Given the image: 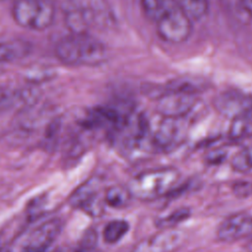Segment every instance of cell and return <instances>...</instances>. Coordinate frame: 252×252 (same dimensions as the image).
<instances>
[{"label": "cell", "mask_w": 252, "mask_h": 252, "mask_svg": "<svg viewBox=\"0 0 252 252\" xmlns=\"http://www.w3.org/2000/svg\"><path fill=\"white\" fill-rule=\"evenodd\" d=\"M56 58L68 66H97L105 62V45L91 33H75L60 38L55 47Z\"/></svg>", "instance_id": "obj_1"}, {"label": "cell", "mask_w": 252, "mask_h": 252, "mask_svg": "<svg viewBox=\"0 0 252 252\" xmlns=\"http://www.w3.org/2000/svg\"><path fill=\"white\" fill-rule=\"evenodd\" d=\"M180 180V172L174 167L148 169L135 175L128 183L133 198L152 201L173 191Z\"/></svg>", "instance_id": "obj_2"}, {"label": "cell", "mask_w": 252, "mask_h": 252, "mask_svg": "<svg viewBox=\"0 0 252 252\" xmlns=\"http://www.w3.org/2000/svg\"><path fill=\"white\" fill-rule=\"evenodd\" d=\"M103 0H65L64 19L71 32L91 33L94 27L107 24V13Z\"/></svg>", "instance_id": "obj_3"}, {"label": "cell", "mask_w": 252, "mask_h": 252, "mask_svg": "<svg viewBox=\"0 0 252 252\" xmlns=\"http://www.w3.org/2000/svg\"><path fill=\"white\" fill-rule=\"evenodd\" d=\"M12 17L21 27L32 31L49 28L55 17V7L50 0H16Z\"/></svg>", "instance_id": "obj_4"}, {"label": "cell", "mask_w": 252, "mask_h": 252, "mask_svg": "<svg viewBox=\"0 0 252 252\" xmlns=\"http://www.w3.org/2000/svg\"><path fill=\"white\" fill-rule=\"evenodd\" d=\"M190 17L176 4L167 9L157 21L158 36L169 43H182L186 41L193 30Z\"/></svg>", "instance_id": "obj_5"}, {"label": "cell", "mask_w": 252, "mask_h": 252, "mask_svg": "<svg viewBox=\"0 0 252 252\" xmlns=\"http://www.w3.org/2000/svg\"><path fill=\"white\" fill-rule=\"evenodd\" d=\"M105 189H103V181L99 177H92L71 194L69 204L91 216H98L102 213L103 204H105Z\"/></svg>", "instance_id": "obj_6"}, {"label": "cell", "mask_w": 252, "mask_h": 252, "mask_svg": "<svg viewBox=\"0 0 252 252\" xmlns=\"http://www.w3.org/2000/svg\"><path fill=\"white\" fill-rule=\"evenodd\" d=\"M186 239V233L178 228H161L159 231L142 239L131 252H175Z\"/></svg>", "instance_id": "obj_7"}, {"label": "cell", "mask_w": 252, "mask_h": 252, "mask_svg": "<svg viewBox=\"0 0 252 252\" xmlns=\"http://www.w3.org/2000/svg\"><path fill=\"white\" fill-rule=\"evenodd\" d=\"M198 99L195 94L176 91H166L159 96L157 110L159 115L166 117H189L197 105Z\"/></svg>", "instance_id": "obj_8"}, {"label": "cell", "mask_w": 252, "mask_h": 252, "mask_svg": "<svg viewBox=\"0 0 252 252\" xmlns=\"http://www.w3.org/2000/svg\"><path fill=\"white\" fill-rule=\"evenodd\" d=\"M248 236H252V213L232 214L217 228V237L222 242H233Z\"/></svg>", "instance_id": "obj_9"}, {"label": "cell", "mask_w": 252, "mask_h": 252, "mask_svg": "<svg viewBox=\"0 0 252 252\" xmlns=\"http://www.w3.org/2000/svg\"><path fill=\"white\" fill-rule=\"evenodd\" d=\"M62 228L60 219L49 220L37 226L29 236L22 252H47Z\"/></svg>", "instance_id": "obj_10"}, {"label": "cell", "mask_w": 252, "mask_h": 252, "mask_svg": "<svg viewBox=\"0 0 252 252\" xmlns=\"http://www.w3.org/2000/svg\"><path fill=\"white\" fill-rule=\"evenodd\" d=\"M216 109L231 119L252 107V95L236 92H227L218 95L215 99Z\"/></svg>", "instance_id": "obj_11"}, {"label": "cell", "mask_w": 252, "mask_h": 252, "mask_svg": "<svg viewBox=\"0 0 252 252\" xmlns=\"http://www.w3.org/2000/svg\"><path fill=\"white\" fill-rule=\"evenodd\" d=\"M32 45L21 38H11L0 41V63L5 65L25 58L30 54Z\"/></svg>", "instance_id": "obj_12"}, {"label": "cell", "mask_w": 252, "mask_h": 252, "mask_svg": "<svg viewBox=\"0 0 252 252\" xmlns=\"http://www.w3.org/2000/svg\"><path fill=\"white\" fill-rule=\"evenodd\" d=\"M228 135L233 141H241L252 137V107L231 119Z\"/></svg>", "instance_id": "obj_13"}, {"label": "cell", "mask_w": 252, "mask_h": 252, "mask_svg": "<svg viewBox=\"0 0 252 252\" xmlns=\"http://www.w3.org/2000/svg\"><path fill=\"white\" fill-rule=\"evenodd\" d=\"M132 195L127 186L112 185L105 189V204L114 209H123L127 207L132 199Z\"/></svg>", "instance_id": "obj_14"}, {"label": "cell", "mask_w": 252, "mask_h": 252, "mask_svg": "<svg viewBox=\"0 0 252 252\" xmlns=\"http://www.w3.org/2000/svg\"><path fill=\"white\" fill-rule=\"evenodd\" d=\"M129 230V223L124 220H113L109 221L102 230L103 240L108 244L118 242Z\"/></svg>", "instance_id": "obj_15"}, {"label": "cell", "mask_w": 252, "mask_h": 252, "mask_svg": "<svg viewBox=\"0 0 252 252\" xmlns=\"http://www.w3.org/2000/svg\"><path fill=\"white\" fill-rule=\"evenodd\" d=\"M174 2L192 21L203 18L209 11V0H174Z\"/></svg>", "instance_id": "obj_16"}, {"label": "cell", "mask_w": 252, "mask_h": 252, "mask_svg": "<svg viewBox=\"0 0 252 252\" xmlns=\"http://www.w3.org/2000/svg\"><path fill=\"white\" fill-rule=\"evenodd\" d=\"M174 4V0H141L145 14L155 22Z\"/></svg>", "instance_id": "obj_17"}, {"label": "cell", "mask_w": 252, "mask_h": 252, "mask_svg": "<svg viewBox=\"0 0 252 252\" xmlns=\"http://www.w3.org/2000/svg\"><path fill=\"white\" fill-rule=\"evenodd\" d=\"M233 170L241 173L252 171V145H249L238 151L231 159Z\"/></svg>", "instance_id": "obj_18"}, {"label": "cell", "mask_w": 252, "mask_h": 252, "mask_svg": "<svg viewBox=\"0 0 252 252\" xmlns=\"http://www.w3.org/2000/svg\"><path fill=\"white\" fill-rule=\"evenodd\" d=\"M205 87L204 82H199L197 78H179L178 80L174 81L170 84L167 91H176L182 92L190 94H195L203 90Z\"/></svg>", "instance_id": "obj_19"}, {"label": "cell", "mask_w": 252, "mask_h": 252, "mask_svg": "<svg viewBox=\"0 0 252 252\" xmlns=\"http://www.w3.org/2000/svg\"><path fill=\"white\" fill-rule=\"evenodd\" d=\"M190 216V211L188 209L182 208L178 209L167 216H164L157 220V225L161 228H171L175 227L181 221H184Z\"/></svg>", "instance_id": "obj_20"}, {"label": "cell", "mask_w": 252, "mask_h": 252, "mask_svg": "<svg viewBox=\"0 0 252 252\" xmlns=\"http://www.w3.org/2000/svg\"><path fill=\"white\" fill-rule=\"evenodd\" d=\"M96 233L94 229H90L82 237L76 252H96Z\"/></svg>", "instance_id": "obj_21"}, {"label": "cell", "mask_w": 252, "mask_h": 252, "mask_svg": "<svg viewBox=\"0 0 252 252\" xmlns=\"http://www.w3.org/2000/svg\"><path fill=\"white\" fill-rule=\"evenodd\" d=\"M53 73L51 70H47V69H33L32 71H30L27 74V79L30 82H32L33 84H35L36 82L39 81H46L48 79H50L52 77Z\"/></svg>", "instance_id": "obj_22"}, {"label": "cell", "mask_w": 252, "mask_h": 252, "mask_svg": "<svg viewBox=\"0 0 252 252\" xmlns=\"http://www.w3.org/2000/svg\"><path fill=\"white\" fill-rule=\"evenodd\" d=\"M245 10L252 16V0H241Z\"/></svg>", "instance_id": "obj_23"}, {"label": "cell", "mask_w": 252, "mask_h": 252, "mask_svg": "<svg viewBox=\"0 0 252 252\" xmlns=\"http://www.w3.org/2000/svg\"><path fill=\"white\" fill-rule=\"evenodd\" d=\"M246 248H247V250H248L249 252H252V238L248 241V243H247V245H246Z\"/></svg>", "instance_id": "obj_24"}, {"label": "cell", "mask_w": 252, "mask_h": 252, "mask_svg": "<svg viewBox=\"0 0 252 252\" xmlns=\"http://www.w3.org/2000/svg\"><path fill=\"white\" fill-rule=\"evenodd\" d=\"M4 71H5V69H4V65L0 63V76L4 73Z\"/></svg>", "instance_id": "obj_25"}]
</instances>
